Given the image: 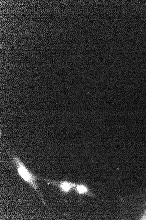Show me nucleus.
I'll list each match as a JSON object with an SVG mask.
<instances>
[{
	"instance_id": "nucleus-1",
	"label": "nucleus",
	"mask_w": 146,
	"mask_h": 220,
	"mask_svg": "<svg viewBox=\"0 0 146 220\" xmlns=\"http://www.w3.org/2000/svg\"><path fill=\"white\" fill-rule=\"evenodd\" d=\"M12 158L19 175L21 176V177L26 183H28L33 188L34 190L38 194L39 197L41 199L43 203L44 204H46L44 200L43 199L42 194L39 191L38 185L36 183V179L37 178L33 175V174L28 169V168H27L24 164L20 160L19 157L13 155L12 156Z\"/></svg>"
},
{
	"instance_id": "nucleus-2",
	"label": "nucleus",
	"mask_w": 146,
	"mask_h": 220,
	"mask_svg": "<svg viewBox=\"0 0 146 220\" xmlns=\"http://www.w3.org/2000/svg\"><path fill=\"white\" fill-rule=\"evenodd\" d=\"M45 180L49 184H51L52 185L60 187V188L62 190V191L64 193H67L70 191L71 188L74 185V184L67 182H62L59 183L58 182H55V181L46 179Z\"/></svg>"
},
{
	"instance_id": "nucleus-3",
	"label": "nucleus",
	"mask_w": 146,
	"mask_h": 220,
	"mask_svg": "<svg viewBox=\"0 0 146 220\" xmlns=\"http://www.w3.org/2000/svg\"><path fill=\"white\" fill-rule=\"evenodd\" d=\"M76 189L78 191V193L80 194L85 193H87L88 189L85 186L83 185H77L76 187Z\"/></svg>"
}]
</instances>
